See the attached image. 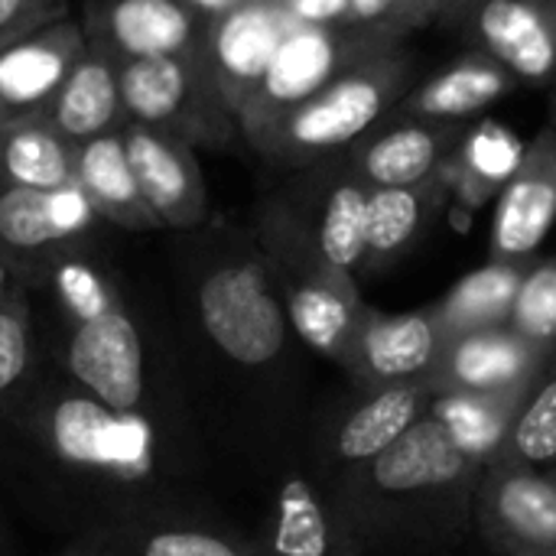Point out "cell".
I'll use <instances>...</instances> for the list:
<instances>
[{
    "instance_id": "4dcf8cb0",
    "label": "cell",
    "mask_w": 556,
    "mask_h": 556,
    "mask_svg": "<svg viewBox=\"0 0 556 556\" xmlns=\"http://www.w3.org/2000/svg\"><path fill=\"white\" fill-rule=\"evenodd\" d=\"M489 466H556V365L541 375L528 401L518 407Z\"/></svg>"
},
{
    "instance_id": "5b68a950",
    "label": "cell",
    "mask_w": 556,
    "mask_h": 556,
    "mask_svg": "<svg viewBox=\"0 0 556 556\" xmlns=\"http://www.w3.org/2000/svg\"><path fill=\"white\" fill-rule=\"evenodd\" d=\"M254 241L280 290L290 329L319 358L345 368L368 303L352 274L336 270L283 195L264 202Z\"/></svg>"
},
{
    "instance_id": "44dd1931",
    "label": "cell",
    "mask_w": 556,
    "mask_h": 556,
    "mask_svg": "<svg viewBox=\"0 0 556 556\" xmlns=\"http://www.w3.org/2000/svg\"><path fill=\"white\" fill-rule=\"evenodd\" d=\"M466 134L463 121L384 117L345 153L371 189L417 186L443 169Z\"/></svg>"
},
{
    "instance_id": "7bdbcfd3",
    "label": "cell",
    "mask_w": 556,
    "mask_h": 556,
    "mask_svg": "<svg viewBox=\"0 0 556 556\" xmlns=\"http://www.w3.org/2000/svg\"><path fill=\"white\" fill-rule=\"evenodd\" d=\"M547 476L554 479V485H556V466H551V469H547Z\"/></svg>"
},
{
    "instance_id": "8fae6325",
    "label": "cell",
    "mask_w": 556,
    "mask_h": 556,
    "mask_svg": "<svg viewBox=\"0 0 556 556\" xmlns=\"http://www.w3.org/2000/svg\"><path fill=\"white\" fill-rule=\"evenodd\" d=\"M437 404L430 384H394L378 391H355V401L339 407L319 430L316 463L319 482H329L355 466L371 463L414 430Z\"/></svg>"
},
{
    "instance_id": "484cf974",
    "label": "cell",
    "mask_w": 556,
    "mask_h": 556,
    "mask_svg": "<svg viewBox=\"0 0 556 556\" xmlns=\"http://www.w3.org/2000/svg\"><path fill=\"white\" fill-rule=\"evenodd\" d=\"M75 182L98 212V218L127 231H153L160 222L147 208L134 179L121 130L75 147Z\"/></svg>"
},
{
    "instance_id": "f35d334b",
    "label": "cell",
    "mask_w": 556,
    "mask_h": 556,
    "mask_svg": "<svg viewBox=\"0 0 556 556\" xmlns=\"http://www.w3.org/2000/svg\"><path fill=\"white\" fill-rule=\"evenodd\" d=\"M13 283H16V280H13L10 267H7V264H3V257H0V296H3V293H7V290L13 287Z\"/></svg>"
},
{
    "instance_id": "1f68e13d",
    "label": "cell",
    "mask_w": 556,
    "mask_h": 556,
    "mask_svg": "<svg viewBox=\"0 0 556 556\" xmlns=\"http://www.w3.org/2000/svg\"><path fill=\"white\" fill-rule=\"evenodd\" d=\"M36 332L29 290L13 283L0 296V420H7L36 384Z\"/></svg>"
},
{
    "instance_id": "7c38bea8",
    "label": "cell",
    "mask_w": 556,
    "mask_h": 556,
    "mask_svg": "<svg viewBox=\"0 0 556 556\" xmlns=\"http://www.w3.org/2000/svg\"><path fill=\"white\" fill-rule=\"evenodd\" d=\"M368 195L371 186L355 173L345 150L306 166L303 179L283 195L300 225L316 241L319 254L355 280L365 254Z\"/></svg>"
},
{
    "instance_id": "60d3db41",
    "label": "cell",
    "mask_w": 556,
    "mask_h": 556,
    "mask_svg": "<svg viewBox=\"0 0 556 556\" xmlns=\"http://www.w3.org/2000/svg\"><path fill=\"white\" fill-rule=\"evenodd\" d=\"M469 3H472V0H456V23H459V16L466 13V7H469ZM456 23H453V26H456Z\"/></svg>"
},
{
    "instance_id": "9a60e30c",
    "label": "cell",
    "mask_w": 556,
    "mask_h": 556,
    "mask_svg": "<svg viewBox=\"0 0 556 556\" xmlns=\"http://www.w3.org/2000/svg\"><path fill=\"white\" fill-rule=\"evenodd\" d=\"M456 26L518 85H556V0H472Z\"/></svg>"
},
{
    "instance_id": "ac0fdd59",
    "label": "cell",
    "mask_w": 556,
    "mask_h": 556,
    "mask_svg": "<svg viewBox=\"0 0 556 556\" xmlns=\"http://www.w3.org/2000/svg\"><path fill=\"white\" fill-rule=\"evenodd\" d=\"M208 20L189 0H98L88 7L85 36L117 62L189 55L202 49Z\"/></svg>"
},
{
    "instance_id": "cb8c5ba5",
    "label": "cell",
    "mask_w": 556,
    "mask_h": 556,
    "mask_svg": "<svg viewBox=\"0 0 556 556\" xmlns=\"http://www.w3.org/2000/svg\"><path fill=\"white\" fill-rule=\"evenodd\" d=\"M518 88V78L502 68L485 52H463L450 65L437 68L430 78L417 81L401 104L391 111V117H420V121H466L492 104H498L505 94Z\"/></svg>"
},
{
    "instance_id": "f6af8a7d",
    "label": "cell",
    "mask_w": 556,
    "mask_h": 556,
    "mask_svg": "<svg viewBox=\"0 0 556 556\" xmlns=\"http://www.w3.org/2000/svg\"><path fill=\"white\" fill-rule=\"evenodd\" d=\"M554 365H556V349H554Z\"/></svg>"
},
{
    "instance_id": "e575fe53",
    "label": "cell",
    "mask_w": 556,
    "mask_h": 556,
    "mask_svg": "<svg viewBox=\"0 0 556 556\" xmlns=\"http://www.w3.org/2000/svg\"><path fill=\"white\" fill-rule=\"evenodd\" d=\"M349 23L388 42H401L410 29L404 0H349Z\"/></svg>"
},
{
    "instance_id": "f1b7e54d",
    "label": "cell",
    "mask_w": 556,
    "mask_h": 556,
    "mask_svg": "<svg viewBox=\"0 0 556 556\" xmlns=\"http://www.w3.org/2000/svg\"><path fill=\"white\" fill-rule=\"evenodd\" d=\"M114 547L127 556H264L235 531L156 511L127 515L114 531Z\"/></svg>"
},
{
    "instance_id": "5bb4252c",
    "label": "cell",
    "mask_w": 556,
    "mask_h": 556,
    "mask_svg": "<svg viewBox=\"0 0 556 556\" xmlns=\"http://www.w3.org/2000/svg\"><path fill=\"white\" fill-rule=\"evenodd\" d=\"M551 365L554 349L502 326L446 342L430 388L437 397H518L531 394Z\"/></svg>"
},
{
    "instance_id": "d590c367",
    "label": "cell",
    "mask_w": 556,
    "mask_h": 556,
    "mask_svg": "<svg viewBox=\"0 0 556 556\" xmlns=\"http://www.w3.org/2000/svg\"><path fill=\"white\" fill-rule=\"evenodd\" d=\"M59 16H65L62 0H0V49Z\"/></svg>"
},
{
    "instance_id": "e0dca14e",
    "label": "cell",
    "mask_w": 556,
    "mask_h": 556,
    "mask_svg": "<svg viewBox=\"0 0 556 556\" xmlns=\"http://www.w3.org/2000/svg\"><path fill=\"white\" fill-rule=\"evenodd\" d=\"M556 222V101L547 124L525 147L511 179L498 192L489 261L531 264Z\"/></svg>"
},
{
    "instance_id": "2e32d148",
    "label": "cell",
    "mask_w": 556,
    "mask_h": 556,
    "mask_svg": "<svg viewBox=\"0 0 556 556\" xmlns=\"http://www.w3.org/2000/svg\"><path fill=\"white\" fill-rule=\"evenodd\" d=\"M293 26L290 7L274 0H244L208 20L199 52L235 114L248 104Z\"/></svg>"
},
{
    "instance_id": "3957f363",
    "label": "cell",
    "mask_w": 556,
    "mask_h": 556,
    "mask_svg": "<svg viewBox=\"0 0 556 556\" xmlns=\"http://www.w3.org/2000/svg\"><path fill=\"white\" fill-rule=\"evenodd\" d=\"M189 283L195 326L218 358L267 381L287 371L296 336L254 235H225Z\"/></svg>"
},
{
    "instance_id": "ee69618b",
    "label": "cell",
    "mask_w": 556,
    "mask_h": 556,
    "mask_svg": "<svg viewBox=\"0 0 556 556\" xmlns=\"http://www.w3.org/2000/svg\"><path fill=\"white\" fill-rule=\"evenodd\" d=\"M274 3H290V0H274Z\"/></svg>"
},
{
    "instance_id": "277c9868",
    "label": "cell",
    "mask_w": 556,
    "mask_h": 556,
    "mask_svg": "<svg viewBox=\"0 0 556 556\" xmlns=\"http://www.w3.org/2000/svg\"><path fill=\"white\" fill-rule=\"evenodd\" d=\"M414 72V59L404 55L401 46L378 52L342 72L303 104L248 134V143L280 166L306 169L371 134L417 85Z\"/></svg>"
},
{
    "instance_id": "83f0119b",
    "label": "cell",
    "mask_w": 556,
    "mask_h": 556,
    "mask_svg": "<svg viewBox=\"0 0 556 556\" xmlns=\"http://www.w3.org/2000/svg\"><path fill=\"white\" fill-rule=\"evenodd\" d=\"M534 264V261H531ZM531 264H498L489 261L485 267L466 274L456 287H450V293L433 306V316L446 336V342L459 339V336H472V332H485V329H502L508 326L518 287L528 274Z\"/></svg>"
},
{
    "instance_id": "4fadbf2b",
    "label": "cell",
    "mask_w": 556,
    "mask_h": 556,
    "mask_svg": "<svg viewBox=\"0 0 556 556\" xmlns=\"http://www.w3.org/2000/svg\"><path fill=\"white\" fill-rule=\"evenodd\" d=\"M443 352L446 336L433 316V306L410 313H384L368 306L342 371L352 378L355 391L430 384Z\"/></svg>"
},
{
    "instance_id": "52a82bcc",
    "label": "cell",
    "mask_w": 556,
    "mask_h": 556,
    "mask_svg": "<svg viewBox=\"0 0 556 556\" xmlns=\"http://www.w3.org/2000/svg\"><path fill=\"white\" fill-rule=\"evenodd\" d=\"M59 368L72 384L108 407L163 420V407L150 384V349L127 300L98 316L62 323Z\"/></svg>"
},
{
    "instance_id": "4316f807",
    "label": "cell",
    "mask_w": 556,
    "mask_h": 556,
    "mask_svg": "<svg viewBox=\"0 0 556 556\" xmlns=\"http://www.w3.org/2000/svg\"><path fill=\"white\" fill-rule=\"evenodd\" d=\"M75 182V143L46 117H0V189H62Z\"/></svg>"
},
{
    "instance_id": "d6a6232c",
    "label": "cell",
    "mask_w": 556,
    "mask_h": 556,
    "mask_svg": "<svg viewBox=\"0 0 556 556\" xmlns=\"http://www.w3.org/2000/svg\"><path fill=\"white\" fill-rule=\"evenodd\" d=\"M55 309H59V323H78V319H88V316H98L111 306H117L124 300L117 280L85 254V248L65 254L52 270L49 277L42 280V287Z\"/></svg>"
},
{
    "instance_id": "9c48e42d",
    "label": "cell",
    "mask_w": 556,
    "mask_h": 556,
    "mask_svg": "<svg viewBox=\"0 0 556 556\" xmlns=\"http://www.w3.org/2000/svg\"><path fill=\"white\" fill-rule=\"evenodd\" d=\"M98 222L78 182L62 189H0V257L20 287L39 290L65 254L85 248Z\"/></svg>"
},
{
    "instance_id": "7a4b0ae2",
    "label": "cell",
    "mask_w": 556,
    "mask_h": 556,
    "mask_svg": "<svg viewBox=\"0 0 556 556\" xmlns=\"http://www.w3.org/2000/svg\"><path fill=\"white\" fill-rule=\"evenodd\" d=\"M7 420L26 437L42 463L104 498L156 492L176 476L179 456L169 446L163 420L108 407L65 375L36 378Z\"/></svg>"
},
{
    "instance_id": "b9f144b4",
    "label": "cell",
    "mask_w": 556,
    "mask_h": 556,
    "mask_svg": "<svg viewBox=\"0 0 556 556\" xmlns=\"http://www.w3.org/2000/svg\"><path fill=\"white\" fill-rule=\"evenodd\" d=\"M101 556H127V554H121L117 547H104V551H101Z\"/></svg>"
},
{
    "instance_id": "ba28073f",
    "label": "cell",
    "mask_w": 556,
    "mask_h": 556,
    "mask_svg": "<svg viewBox=\"0 0 556 556\" xmlns=\"http://www.w3.org/2000/svg\"><path fill=\"white\" fill-rule=\"evenodd\" d=\"M397 46L401 42H388L352 23H332V26L296 23L280 42V49L274 52L261 85L254 88L248 104L238 111L241 134L248 137L261 130L274 117L287 114L290 108L323 91L342 72Z\"/></svg>"
},
{
    "instance_id": "74e56055",
    "label": "cell",
    "mask_w": 556,
    "mask_h": 556,
    "mask_svg": "<svg viewBox=\"0 0 556 556\" xmlns=\"http://www.w3.org/2000/svg\"><path fill=\"white\" fill-rule=\"evenodd\" d=\"M410 29L430 26L433 20L440 23H456V0H404Z\"/></svg>"
},
{
    "instance_id": "6da1fadb",
    "label": "cell",
    "mask_w": 556,
    "mask_h": 556,
    "mask_svg": "<svg viewBox=\"0 0 556 556\" xmlns=\"http://www.w3.org/2000/svg\"><path fill=\"white\" fill-rule=\"evenodd\" d=\"M482 459L433 414L365 466L319 482L365 556L417 554L472 531Z\"/></svg>"
},
{
    "instance_id": "ab89813d",
    "label": "cell",
    "mask_w": 556,
    "mask_h": 556,
    "mask_svg": "<svg viewBox=\"0 0 556 556\" xmlns=\"http://www.w3.org/2000/svg\"><path fill=\"white\" fill-rule=\"evenodd\" d=\"M62 556H101V547H75V551H68V554Z\"/></svg>"
},
{
    "instance_id": "d6986e66",
    "label": "cell",
    "mask_w": 556,
    "mask_h": 556,
    "mask_svg": "<svg viewBox=\"0 0 556 556\" xmlns=\"http://www.w3.org/2000/svg\"><path fill=\"white\" fill-rule=\"evenodd\" d=\"M121 137L140 195L160 228H199L208 218V192L192 143L143 124H124Z\"/></svg>"
},
{
    "instance_id": "603a6c76",
    "label": "cell",
    "mask_w": 556,
    "mask_h": 556,
    "mask_svg": "<svg viewBox=\"0 0 556 556\" xmlns=\"http://www.w3.org/2000/svg\"><path fill=\"white\" fill-rule=\"evenodd\" d=\"M446 202H450V182L443 169L417 186L371 189L358 277L384 274L397 267L407 254H414L420 241L430 235V228L437 225Z\"/></svg>"
},
{
    "instance_id": "836d02e7",
    "label": "cell",
    "mask_w": 556,
    "mask_h": 556,
    "mask_svg": "<svg viewBox=\"0 0 556 556\" xmlns=\"http://www.w3.org/2000/svg\"><path fill=\"white\" fill-rule=\"evenodd\" d=\"M508 329L538 345L556 349V254L528 267L508 316Z\"/></svg>"
},
{
    "instance_id": "d4e9b609",
    "label": "cell",
    "mask_w": 556,
    "mask_h": 556,
    "mask_svg": "<svg viewBox=\"0 0 556 556\" xmlns=\"http://www.w3.org/2000/svg\"><path fill=\"white\" fill-rule=\"evenodd\" d=\"M117 72H121V62L111 52L88 42V49L78 55V62L59 85L55 98L42 111L49 127L59 130L75 147L121 130L127 117L121 104Z\"/></svg>"
},
{
    "instance_id": "8992f818",
    "label": "cell",
    "mask_w": 556,
    "mask_h": 556,
    "mask_svg": "<svg viewBox=\"0 0 556 556\" xmlns=\"http://www.w3.org/2000/svg\"><path fill=\"white\" fill-rule=\"evenodd\" d=\"M117 85L127 124L166 130L186 143H222L241 130L202 52L121 62Z\"/></svg>"
},
{
    "instance_id": "ffe728a7",
    "label": "cell",
    "mask_w": 556,
    "mask_h": 556,
    "mask_svg": "<svg viewBox=\"0 0 556 556\" xmlns=\"http://www.w3.org/2000/svg\"><path fill=\"white\" fill-rule=\"evenodd\" d=\"M254 544L264 556H365L329 492L300 469L280 476Z\"/></svg>"
},
{
    "instance_id": "8d00e7d4",
    "label": "cell",
    "mask_w": 556,
    "mask_h": 556,
    "mask_svg": "<svg viewBox=\"0 0 556 556\" xmlns=\"http://www.w3.org/2000/svg\"><path fill=\"white\" fill-rule=\"evenodd\" d=\"M287 7L296 23H313V26L349 23V0H290Z\"/></svg>"
},
{
    "instance_id": "7402d4cb",
    "label": "cell",
    "mask_w": 556,
    "mask_h": 556,
    "mask_svg": "<svg viewBox=\"0 0 556 556\" xmlns=\"http://www.w3.org/2000/svg\"><path fill=\"white\" fill-rule=\"evenodd\" d=\"M85 49V26L68 16L7 42L0 49V117H42Z\"/></svg>"
},
{
    "instance_id": "30bf717a",
    "label": "cell",
    "mask_w": 556,
    "mask_h": 556,
    "mask_svg": "<svg viewBox=\"0 0 556 556\" xmlns=\"http://www.w3.org/2000/svg\"><path fill=\"white\" fill-rule=\"evenodd\" d=\"M472 531L498 556H556V485L547 469L485 466L472 492Z\"/></svg>"
},
{
    "instance_id": "f546056e",
    "label": "cell",
    "mask_w": 556,
    "mask_h": 556,
    "mask_svg": "<svg viewBox=\"0 0 556 556\" xmlns=\"http://www.w3.org/2000/svg\"><path fill=\"white\" fill-rule=\"evenodd\" d=\"M521 156H525V150L518 147V140L508 130H502L498 124H469L459 147L443 163L446 173H456V179L446 176L450 192L456 186V192L469 205H479L492 192H502V186L518 169Z\"/></svg>"
}]
</instances>
